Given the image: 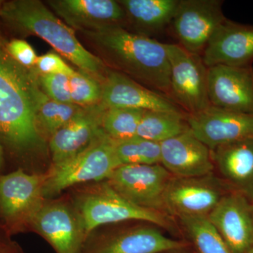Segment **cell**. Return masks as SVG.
I'll use <instances>...</instances> for the list:
<instances>
[{"instance_id":"obj_31","label":"cell","mask_w":253,"mask_h":253,"mask_svg":"<svg viewBox=\"0 0 253 253\" xmlns=\"http://www.w3.org/2000/svg\"><path fill=\"white\" fill-rule=\"evenodd\" d=\"M9 54L17 62L26 68H35L37 56L36 51L27 42L21 39H14L6 42Z\"/></svg>"},{"instance_id":"obj_3","label":"cell","mask_w":253,"mask_h":253,"mask_svg":"<svg viewBox=\"0 0 253 253\" xmlns=\"http://www.w3.org/2000/svg\"><path fill=\"white\" fill-rule=\"evenodd\" d=\"M0 17L18 31L39 37L63 57L102 83L108 68L78 41L76 32L39 0L3 2Z\"/></svg>"},{"instance_id":"obj_11","label":"cell","mask_w":253,"mask_h":253,"mask_svg":"<svg viewBox=\"0 0 253 253\" xmlns=\"http://www.w3.org/2000/svg\"><path fill=\"white\" fill-rule=\"evenodd\" d=\"M30 228L56 253H80L87 237L71 200H46Z\"/></svg>"},{"instance_id":"obj_12","label":"cell","mask_w":253,"mask_h":253,"mask_svg":"<svg viewBox=\"0 0 253 253\" xmlns=\"http://www.w3.org/2000/svg\"><path fill=\"white\" fill-rule=\"evenodd\" d=\"M219 0H179L172 21L179 45L201 56L213 33L226 21Z\"/></svg>"},{"instance_id":"obj_33","label":"cell","mask_w":253,"mask_h":253,"mask_svg":"<svg viewBox=\"0 0 253 253\" xmlns=\"http://www.w3.org/2000/svg\"><path fill=\"white\" fill-rule=\"evenodd\" d=\"M4 163V152H3V147L0 144V169H1Z\"/></svg>"},{"instance_id":"obj_4","label":"cell","mask_w":253,"mask_h":253,"mask_svg":"<svg viewBox=\"0 0 253 253\" xmlns=\"http://www.w3.org/2000/svg\"><path fill=\"white\" fill-rule=\"evenodd\" d=\"M76 189L71 200L87 236L101 226L127 221L149 222L169 231L175 229L174 218L131 204L106 180L76 186Z\"/></svg>"},{"instance_id":"obj_16","label":"cell","mask_w":253,"mask_h":253,"mask_svg":"<svg viewBox=\"0 0 253 253\" xmlns=\"http://www.w3.org/2000/svg\"><path fill=\"white\" fill-rule=\"evenodd\" d=\"M45 4L70 28L80 33L109 26L126 27L122 6L115 0H48Z\"/></svg>"},{"instance_id":"obj_27","label":"cell","mask_w":253,"mask_h":253,"mask_svg":"<svg viewBox=\"0 0 253 253\" xmlns=\"http://www.w3.org/2000/svg\"><path fill=\"white\" fill-rule=\"evenodd\" d=\"M81 107L47 98L41 105L38 116V126L44 139L49 142L51 136L67 123Z\"/></svg>"},{"instance_id":"obj_25","label":"cell","mask_w":253,"mask_h":253,"mask_svg":"<svg viewBox=\"0 0 253 253\" xmlns=\"http://www.w3.org/2000/svg\"><path fill=\"white\" fill-rule=\"evenodd\" d=\"M144 112L143 110L128 108H106L103 117V131L115 141L135 137Z\"/></svg>"},{"instance_id":"obj_2","label":"cell","mask_w":253,"mask_h":253,"mask_svg":"<svg viewBox=\"0 0 253 253\" xmlns=\"http://www.w3.org/2000/svg\"><path fill=\"white\" fill-rule=\"evenodd\" d=\"M81 34L109 69L171 99L170 66L166 44L121 26Z\"/></svg>"},{"instance_id":"obj_32","label":"cell","mask_w":253,"mask_h":253,"mask_svg":"<svg viewBox=\"0 0 253 253\" xmlns=\"http://www.w3.org/2000/svg\"><path fill=\"white\" fill-rule=\"evenodd\" d=\"M189 247L184 248V249L171 250V251H166L161 253H190Z\"/></svg>"},{"instance_id":"obj_28","label":"cell","mask_w":253,"mask_h":253,"mask_svg":"<svg viewBox=\"0 0 253 253\" xmlns=\"http://www.w3.org/2000/svg\"><path fill=\"white\" fill-rule=\"evenodd\" d=\"M69 81L73 104L81 107L101 104L102 83L80 70L75 71L70 76Z\"/></svg>"},{"instance_id":"obj_29","label":"cell","mask_w":253,"mask_h":253,"mask_svg":"<svg viewBox=\"0 0 253 253\" xmlns=\"http://www.w3.org/2000/svg\"><path fill=\"white\" fill-rule=\"evenodd\" d=\"M40 84L49 99L64 104H73L70 89L69 76L63 74H40Z\"/></svg>"},{"instance_id":"obj_8","label":"cell","mask_w":253,"mask_h":253,"mask_svg":"<svg viewBox=\"0 0 253 253\" xmlns=\"http://www.w3.org/2000/svg\"><path fill=\"white\" fill-rule=\"evenodd\" d=\"M229 191L215 173L192 177L172 176L165 193V212L175 219L208 217Z\"/></svg>"},{"instance_id":"obj_6","label":"cell","mask_w":253,"mask_h":253,"mask_svg":"<svg viewBox=\"0 0 253 253\" xmlns=\"http://www.w3.org/2000/svg\"><path fill=\"white\" fill-rule=\"evenodd\" d=\"M120 223L107 230H94L80 253H161L189 247L185 241L172 239L164 229L145 221Z\"/></svg>"},{"instance_id":"obj_19","label":"cell","mask_w":253,"mask_h":253,"mask_svg":"<svg viewBox=\"0 0 253 253\" xmlns=\"http://www.w3.org/2000/svg\"><path fill=\"white\" fill-rule=\"evenodd\" d=\"M161 165L176 177H192L214 173L212 151L188 130L160 143Z\"/></svg>"},{"instance_id":"obj_24","label":"cell","mask_w":253,"mask_h":253,"mask_svg":"<svg viewBox=\"0 0 253 253\" xmlns=\"http://www.w3.org/2000/svg\"><path fill=\"white\" fill-rule=\"evenodd\" d=\"M176 219L194 253H232L207 217Z\"/></svg>"},{"instance_id":"obj_15","label":"cell","mask_w":253,"mask_h":253,"mask_svg":"<svg viewBox=\"0 0 253 253\" xmlns=\"http://www.w3.org/2000/svg\"><path fill=\"white\" fill-rule=\"evenodd\" d=\"M211 106L253 116V71L249 66L208 68Z\"/></svg>"},{"instance_id":"obj_21","label":"cell","mask_w":253,"mask_h":253,"mask_svg":"<svg viewBox=\"0 0 253 253\" xmlns=\"http://www.w3.org/2000/svg\"><path fill=\"white\" fill-rule=\"evenodd\" d=\"M212 153L218 177L253 202V137L221 145Z\"/></svg>"},{"instance_id":"obj_9","label":"cell","mask_w":253,"mask_h":253,"mask_svg":"<svg viewBox=\"0 0 253 253\" xmlns=\"http://www.w3.org/2000/svg\"><path fill=\"white\" fill-rule=\"evenodd\" d=\"M172 176L161 164L123 165L106 181L131 204L166 213L165 193Z\"/></svg>"},{"instance_id":"obj_10","label":"cell","mask_w":253,"mask_h":253,"mask_svg":"<svg viewBox=\"0 0 253 253\" xmlns=\"http://www.w3.org/2000/svg\"><path fill=\"white\" fill-rule=\"evenodd\" d=\"M44 174L19 169L0 176V215L9 225L29 227L46 199Z\"/></svg>"},{"instance_id":"obj_18","label":"cell","mask_w":253,"mask_h":253,"mask_svg":"<svg viewBox=\"0 0 253 253\" xmlns=\"http://www.w3.org/2000/svg\"><path fill=\"white\" fill-rule=\"evenodd\" d=\"M102 103L81 107L67 123L50 138L48 146L51 165L58 164L85 149L103 131L105 111Z\"/></svg>"},{"instance_id":"obj_30","label":"cell","mask_w":253,"mask_h":253,"mask_svg":"<svg viewBox=\"0 0 253 253\" xmlns=\"http://www.w3.org/2000/svg\"><path fill=\"white\" fill-rule=\"evenodd\" d=\"M35 68L40 74H63L70 77L75 72L59 55L52 51L38 57Z\"/></svg>"},{"instance_id":"obj_36","label":"cell","mask_w":253,"mask_h":253,"mask_svg":"<svg viewBox=\"0 0 253 253\" xmlns=\"http://www.w3.org/2000/svg\"><path fill=\"white\" fill-rule=\"evenodd\" d=\"M247 253H253V246L250 249L249 251H248Z\"/></svg>"},{"instance_id":"obj_35","label":"cell","mask_w":253,"mask_h":253,"mask_svg":"<svg viewBox=\"0 0 253 253\" xmlns=\"http://www.w3.org/2000/svg\"><path fill=\"white\" fill-rule=\"evenodd\" d=\"M5 253H18V251H16V249H11V248H9L7 251H6Z\"/></svg>"},{"instance_id":"obj_7","label":"cell","mask_w":253,"mask_h":253,"mask_svg":"<svg viewBox=\"0 0 253 253\" xmlns=\"http://www.w3.org/2000/svg\"><path fill=\"white\" fill-rule=\"evenodd\" d=\"M170 66L171 99L186 114L201 112L211 106L208 91V67L201 55L178 44H166Z\"/></svg>"},{"instance_id":"obj_20","label":"cell","mask_w":253,"mask_h":253,"mask_svg":"<svg viewBox=\"0 0 253 253\" xmlns=\"http://www.w3.org/2000/svg\"><path fill=\"white\" fill-rule=\"evenodd\" d=\"M201 57L208 68L249 66L253 60V26L226 19L213 33Z\"/></svg>"},{"instance_id":"obj_22","label":"cell","mask_w":253,"mask_h":253,"mask_svg":"<svg viewBox=\"0 0 253 253\" xmlns=\"http://www.w3.org/2000/svg\"><path fill=\"white\" fill-rule=\"evenodd\" d=\"M126 23L136 33L148 36L163 31L172 22L179 0H119Z\"/></svg>"},{"instance_id":"obj_17","label":"cell","mask_w":253,"mask_h":253,"mask_svg":"<svg viewBox=\"0 0 253 253\" xmlns=\"http://www.w3.org/2000/svg\"><path fill=\"white\" fill-rule=\"evenodd\" d=\"M101 103L106 108H128L184 114L167 96L109 68L102 82Z\"/></svg>"},{"instance_id":"obj_14","label":"cell","mask_w":253,"mask_h":253,"mask_svg":"<svg viewBox=\"0 0 253 253\" xmlns=\"http://www.w3.org/2000/svg\"><path fill=\"white\" fill-rule=\"evenodd\" d=\"M189 129L211 151L221 145L253 137V116L210 106L186 116Z\"/></svg>"},{"instance_id":"obj_23","label":"cell","mask_w":253,"mask_h":253,"mask_svg":"<svg viewBox=\"0 0 253 253\" xmlns=\"http://www.w3.org/2000/svg\"><path fill=\"white\" fill-rule=\"evenodd\" d=\"M186 114L146 111L138 126L136 136L161 143L189 130Z\"/></svg>"},{"instance_id":"obj_5","label":"cell","mask_w":253,"mask_h":253,"mask_svg":"<svg viewBox=\"0 0 253 253\" xmlns=\"http://www.w3.org/2000/svg\"><path fill=\"white\" fill-rule=\"evenodd\" d=\"M121 166L114 141L102 131L81 152L51 165L44 173V198L49 200L70 188L106 180Z\"/></svg>"},{"instance_id":"obj_26","label":"cell","mask_w":253,"mask_h":253,"mask_svg":"<svg viewBox=\"0 0 253 253\" xmlns=\"http://www.w3.org/2000/svg\"><path fill=\"white\" fill-rule=\"evenodd\" d=\"M114 142L115 150L121 166L161 164L160 143L137 136L127 140Z\"/></svg>"},{"instance_id":"obj_1","label":"cell","mask_w":253,"mask_h":253,"mask_svg":"<svg viewBox=\"0 0 253 253\" xmlns=\"http://www.w3.org/2000/svg\"><path fill=\"white\" fill-rule=\"evenodd\" d=\"M36 68H26L11 56L0 36V140L20 154H44L48 142L38 116L47 96Z\"/></svg>"},{"instance_id":"obj_13","label":"cell","mask_w":253,"mask_h":253,"mask_svg":"<svg viewBox=\"0 0 253 253\" xmlns=\"http://www.w3.org/2000/svg\"><path fill=\"white\" fill-rule=\"evenodd\" d=\"M208 218L232 253L253 246V202L247 196L230 190Z\"/></svg>"},{"instance_id":"obj_37","label":"cell","mask_w":253,"mask_h":253,"mask_svg":"<svg viewBox=\"0 0 253 253\" xmlns=\"http://www.w3.org/2000/svg\"><path fill=\"white\" fill-rule=\"evenodd\" d=\"M3 1H0V9H1V6H2Z\"/></svg>"},{"instance_id":"obj_34","label":"cell","mask_w":253,"mask_h":253,"mask_svg":"<svg viewBox=\"0 0 253 253\" xmlns=\"http://www.w3.org/2000/svg\"><path fill=\"white\" fill-rule=\"evenodd\" d=\"M8 249H9V248L6 247V246H5L4 245H3L1 242H0V253H6V251H7Z\"/></svg>"}]
</instances>
